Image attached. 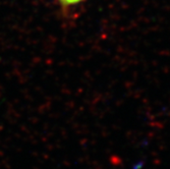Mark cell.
I'll list each match as a JSON object with an SVG mask.
<instances>
[{
  "label": "cell",
  "mask_w": 170,
  "mask_h": 169,
  "mask_svg": "<svg viewBox=\"0 0 170 169\" xmlns=\"http://www.w3.org/2000/svg\"><path fill=\"white\" fill-rule=\"evenodd\" d=\"M59 2H60L62 5H65V6H69V5H74V4H77L80 3V1H83V0H58Z\"/></svg>",
  "instance_id": "1"
}]
</instances>
